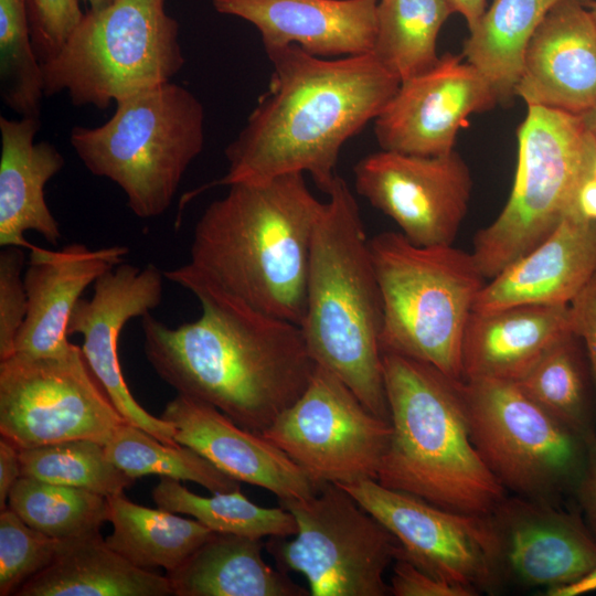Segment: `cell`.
<instances>
[{"label": "cell", "instance_id": "1", "mask_svg": "<svg viewBox=\"0 0 596 596\" xmlns=\"http://www.w3.org/2000/svg\"><path fill=\"white\" fill-rule=\"evenodd\" d=\"M163 275L192 292L202 313L175 328L143 316L148 362L178 394L263 434L301 396L317 368L300 326L248 307L188 264Z\"/></svg>", "mask_w": 596, "mask_h": 596}, {"label": "cell", "instance_id": "2", "mask_svg": "<svg viewBox=\"0 0 596 596\" xmlns=\"http://www.w3.org/2000/svg\"><path fill=\"white\" fill-rule=\"evenodd\" d=\"M273 64L268 89L225 149V175L216 185L262 182L308 173L329 193L344 142L375 119L401 81L370 52L324 58L298 45L265 50Z\"/></svg>", "mask_w": 596, "mask_h": 596}, {"label": "cell", "instance_id": "3", "mask_svg": "<svg viewBox=\"0 0 596 596\" xmlns=\"http://www.w3.org/2000/svg\"><path fill=\"white\" fill-rule=\"evenodd\" d=\"M228 188L198 220L187 264L248 307L301 326L326 202L300 172Z\"/></svg>", "mask_w": 596, "mask_h": 596}, {"label": "cell", "instance_id": "4", "mask_svg": "<svg viewBox=\"0 0 596 596\" xmlns=\"http://www.w3.org/2000/svg\"><path fill=\"white\" fill-rule=\"evenodd\" d=\"M317 225L301 331L316 363L390 422L383 377V304L360 209L338 175Z\"/></svg>", "mask_w": 596, "mask_h": 596}, {"label": "cell", "instance_id": "5", "mask_svg": "<svg viewBox=\"0 0 596 596\" xmlns=\"http://www.w3.org/2000/svg\"><path fill=\"white\" fill-rule=\"evenodd\" d=\"M392 427L377 482L440 508L490 515L505 489L479 455L458 383L435 366L383 352Z\"/></svg>", "mask_w": 596, "mask_h": 596}, {"label": "cell", "instance_id": "6", "mask_svg": "<svg viewBox=\"0 0 596 596\" xmlns=\"http://www.w3.org/2000/svg\"><path fill=\"white\" fill-rule=\"evenodd\" d=\"M369 246L383 304L382 353L462 381L464 333L487 283L473 255L453 245H416L401 232L376 234Z\"/></svg>", "mask_w": 596, "mask_h": 596}, {"label": "cell", "instance_id": "7", "mask_svg": "<svg viewBox=\"0 0 596 596\" xmlns=\"http://www.w3.org/2000/svg\"><path fill=\"white\" fill-rule=\"evenodd\" d=\"M72 148L86 169L124 192L140 219L163 214L204 146V108L188 88L168 82L116 102L97 127H73Z\"/></svg>", "mask_w": 596, "mask_h": 596}, {"label": "cell", "instance_id": "8", "mask_svg": "<svg viewBox=\"0 0 596 596\" xmlns=\"http://www.w3.org/2000/svg\"><path fill=\"white\" fill-rule=\"evenodd\" d=\"M595 161L596 140L579 115L528 106L518 128V164L508 202L473 237L471 254L487 280L578 210V192L593 177Z\"/></svg>", "mask_w": 596, "mask_h": 596}, {"label": "cell", "instance_id": "9", "mask_svg": "<svg viewBox=\"0 0 596 596\" xmlns=\"http://www.w3.org/2000/svg\"><path fill=\"white\" fill-rule=\"evenodd\" d=\"M184 65L179 24L166 0H114L88 10L62 49L42 63L44 93L106 109L171 82Z\"/></svg>", "mask_w": 596, "mask_h": 596}, {"label": "cell", "instance_id": "10", "mask_svg": "<svg viewBox=\"0 0 596 596\" xmlns=\"http://www.w3.org/2000/svg\"><path fill=\"white\" fill-rule=\"evenodd\" d=\"M458 385L472 441L505 490L554 503L574 494L590 444L513 382L470 379Z\"/></svg>", "mask_w": 596, "mask_h": 596}, {"label": "cell", "instance_id": "11", "mask_svg": "<svg viewBox=\"0 0 596 596\" xmlns=\"http://www.w3.org/2000/svg\"><path fill=\"white\" fill-rule=\"evenodd\" d=\"M296 521L292 540L265 543L283 572L305 576L312 596H385L384 575L402 555L395 535L340 485L324 482L307 498L278 499Z\"/></svg>", "mask_w": 596, "mask_h": 596}, {"label": "cell", "instance_id": "12", "mask_svg": "<svg viewBox=\"0 0 596 596\" xmlns=\"http://www.w3.org/2000/svg\"><path fill=\"white\" fill-rule=\"evenodd\" d=\"M123 423L81 347L0 361V434L19 450L72 439L105 445Z\"/></svg>", "mask_w": 596, "mask_h": 596}, {"label": "cell", "instance_id": "13", "mask_svg": "<svg viewBox=\"0 0 596 596\" xmlns=\"http://www.w3.org/2000/svg\"><path fill=\"white\" fill-rule=\"evenodd\" d=\"M392 427L317 364L301 396L263 435L313 481L377 480Z\"/></svg>", "mask_w": 596, "mask_h": 596}, {"label": "cell", "instance_id": "14", "mask_svg": "<svg viewBox=\"0 0 596 596\" xmlns=\"http://www.w3.org/2000/svg\"><path fill=\"white\" fill-rule=\"evenodd\" d=\"M340 486L395 535L401 556L423 571L476 595L499 585L501 546L490 515L447 510L373 479Z\"/></svg>", "mask_w": 596, "mask_h": 596}, {"label": "cell", "instance_id": "15", "mask_svg": "<svg viewBox=\"0 0 596 596\" xmlns=\"http://www.w3.org/2000/svg\"><path fill=\"white\" fill-rule=\"evenodd\" d=\"M353 173L358 194L391 217L408 241L453 245L472 187L469 168L455 150L433 157L381 150L359 160Z\"/></svg>", "mask_w": 596, "mask_h": 596}, {"label": "cell", "instance_id": "16", "mask_svg": "<svg viewBox=\"0 0 596 596\" xmlns=\"http://www.w3.org/2000/svg\"><path fill=\"white\" fill-rule=\"evenodd\" d=\"M445 53L427 72L401 82L374 119L382 150L414 156H443L454 151L458 131L468 117L491 109L498 98L481 73Z\"/></svg>", "mask_w": 596, "mask_h": 596}, {"label": "cell", "instance_id": "17", "mask_svg": "<svg viewBox=\"0 0 596 596\" xmlns=\"http://www.w3.org/2000/svg\"><path fill=\"white\" fill-rule=\"evenodd\" d=\"M163 278V272L152 264L139 268L121 263L109 269L94 283L92 298L77 301L67 333L83 337V354L125 421L164 444L178 445L174 427L148 413L135 400L118 356L123 328L130 319L142 318L160 305Z\"/></svg>", "mask_w": 596, "mask_h": 596}, {"label": "cell", "instance_id": "18", "mask_svg": "<svg viewBox=\"0 0 596 596\" xmlns=\"http://www.w3.org/2000/svg\"><path fill=\"white\" fill-rule=\"evenodd\" d=\"M490 517L502 574L522 585L547 592L581 579L596 565V539L579 513L517 496L505 497Z\"/></svg>", "mask_w": 596, "mask_h": 596}, {"label": "cell", "instance_id": "19", "mask_svg": "<svg viewBox=\"0 0 596 596\" xmlns=\"http://www.w3.org/2000/svg\"><path fill=\"white\" fill-rule=\"evenodd\" d=\"M160 417L174 427L178 444L240 482L264 488L278 499L307 498L321 487L263 434L237 425L205 402L177 394Z\"/></svg>", "mask_w": 596, "mask_h": 596}, {"label": "cell", "instance_id": "20", "mask_svg": "<svg viewBox=\"0 0 596 596\" xmlns=\"http://www.w3.org/2000/svg\"><path fill=\"white\" fill-rule=\"evenodd\" d=\"M515 96L583 115L596 105V25L583 0H557L525 51Z\"/></svg>", "mask_w": 596, "mask_h": 596}, {"label": "cell", "instance_id": "21", "mask_svg": "<svg viewBox=\"0 0 596 596\" xmlns=\"http://www.w3.org/2000/svg\"><path fill=\"white\" fill-rule=\"evenodd\" d=\"M29 252L23 275L28 312L14 354L62 356L74 347L67 328L82 294L104 273L124 263L129 249L123 245L91 249L72 243L56 251L34 245Z\"/></svg>", "mask_w": 596, "mask_h": 596}, {"label": "cell", "instance_id": "22", "mask_svg": "<svg viewBox=\"0 0 596 596\" xmlns=\"http://www.w3.org/2000/svg\"><path fill=\"white\" fill-rule=\"evenodd\" d=\"M377 0H213L214 9L252 23L264 49L298 45L317 56L372 52Z\"/></svg>", "mask_w": 596, "mask_h": 596}, {"label": "cell", "instance_id": "23", "mask_svg": "<svg viewBox=\"0 0 596 596\" xmlns=\"http://www.w3.org/2000/svg\"><path fill=\"white\" fill-rule=\"evenodd\" d=\"M596 270V220L578 210L539 245L487 280L472 311L515 305L568 306Z\"/></svg>", "mask_w": 596, "mask_h": 596}, {"label": "cell", "instance_id": "24", "mask_svg": "<svg viewBox=\"0 0 596 596\" xmlns=\"http://www.w3.org/2000/svg\"><path fill=\"white\" fill-rule=\"evenodd\" d=\"M571 333L570 305L526 304L472 311L462 339V381L517 383L552 345Z\"/></svg>", "mask_w": 596, "mask_h": 596}, {"label": "cell", "instance_id": "25", "mask_svg": "<svg viewBox=\"0 0 596 596\" xmlns=\"http://www.w3.org/2000/svg\"><path fill=\"white\" fill-rule=\"evenodd\" d=\"M40 119L0 117V245L31 249L24 238L33 231L50 244L62 237L45 201L44 188L65 164L52 143L35 141Z\"/></svg>", "mask_w": 596, "mask_h": 596}, {"label": "cell", "instance_id": "26", "mask_svg": "<svg viewBox=\"0 0 596 596\" xmlns=\"http://www.w3.org/2000/svg\"><path fill=\"white\" fill-rule=\"evenodd\" d=\"M18 596H169L167 575L136 566L93 533L63 540L54 561Z\"/></svg>", "mask_w": 596, "mask_h": 596}, {"label": "cell", "instance_id": "27", "mask_svg": "<svg viewBox=\"0 0 596 596\" xmlns=\"http://www.w3.org/2000/svg\"><path fill=\"white\" fill-rule=\"evenodd\" d=\"M258 539L214 533L181 565L167 572L175 596H307L262 556Z\"/></svg>", "mask_w": 596, "mask_h": 596}, {"label": "cell", "instance_id": "28", "mask_svg": "<svg viewBox=\"0 0 596 596\" xmlns=\"http://www.w3.org/2000/svg\"><path fill=\"white\" fill-rule=\"evenodd\" d=\"M557 0H493L470 30L462 55L489 82L498 103L510 104L521 77L526 47Z\"/></svg>", "mask_w": 596, "mask_h": 596}, {"label": "cell", "instance_id": "29", "mask_svg": "<svg viewBox=\"0 0 596 596\" xmlns=\"http://www.w3.org/2000/svg\"><path fill=\"white\" fill-rule=\"evenodd\" d=\"M113 533L105 540L138 567H162L170 572L181 565L215 532L198 520L184 519L163 509H150L123 493L107 497Z\"/></svg>", "mask_w": 596, "mask_h": 596}, {"label": "cell", "instance_id": "30", "mask_svg": "<svg viewBox=\"0 0 596 596\" xmlns=\"http://www.w3.org/2000/svg\"><path fill=\"white\" fill-rule=\"evenodd\" d=\"M575 333L552 345L515 384L546 413L590 444L596 396L589 363Z\"/></svg>", "mask_w": 596, "mask_h": 596}, {"label": "cell", "instance_id": "31", "mask_svg": "<svg viewBox=\"0 0 596 596\" xmlns=\"http://www.w3.org/2000/svg\"><path fill=\"white\" fill-rule=\"evenodd\" d=\"M453 13L446 0H380L371 53L401 82L423 74L439 60L437 36Z\"/></svg>", "mask_w": 596, "mask_h": 596}, {"label": "cell", "instance_id": "32", "mask_svg": "<svg viewBox=\"0 0 596 596\" xmlns=\"http://www.w3.org/2000/svg\"><path fill=\"white\" fill-rule=\"evenodd\" d=\"M158 508L193 517L215 533L252 539L288 538L297 532L294 515L284 509L264 508L242 492H220L202 497L181 486L179 480L162 477L152 490Z\"/></svg>", "mask_w": 596, "mask_h": 596}, {"label": "cell", "instance_id": "33", "mask_svg": "<svg viewBox=\"0 0 596 596\" xmlns=\"http://www.w3.org/2000/svg\"><path fill=\"white\" fill-rule=\"evenodd\" d=\"M105 450L110 461L132 479L157 475L196 482L211 493L241 490L238 480L222 472L194 449L164 444L127 422L116 428Z\"/></svg>", "mask_w": 596, "mask_h": 596}, {"label": "cell", "instance_id": "34", "mask_svg": "<svg viewBox=\"0 0 596 596\" xmlns=\"http://www.w3.org/2000/svg\"><path fill=\"white\" fill-rule=\"evenodd\" d=\"M8 507L30 526L60 540L98 533L109 520L106 497L25 476L12 487Z\"/></svg>", "mask_w": 596, "mask_h": 596}, {"label": "cell", "instance_id": "35", "mask_svg": "<svg viewBox=\"0 0 596 596\" xmlns=\"http://www.w3.org/2000/svg\"><path fill=\"white\" fill-rule=\"evenodd\" d=\"M19 457L22 476L86 489L106 498L123 493L135 482L110 461L105 445L92 439L21 449Z\"/></svg>", "mask_w": 596, "mask_h": 596}, {"label": "cell", "instance_id": "36", "mask_svg": "<svg viewBox=\"0 0 596 596\" xmlns=\"http://www.w3.org/2000/svg\"><path fill=\"white\" fill-rule=\"evenodd\" d=\"M0 95L20 117L40 119L44 78L28 0H0Z\"/></svg>", "mask_w": 596, "mask_h": 596}, {"label": "cell", "instance_id": "37", "mask_svg": "<svg viewBox=\"0 0 596 596\" xmlns=\"http://www.w3.org/2000/svg\"><path fill=\"white\" fill-rule=\"evenodd\" d=\"M63 540L26 524L9 507L0 513V595L8 596L45 570Z\"/></svg>", "mask_w": 596, "mask_h": 596}, {"label": "cell", "instance_id": "38", "mask_svg": "<svg viewBox=\"0 0 596 596\" xmlns=\"http://www.w3.org/2000/svg\"><path fill=\"white\" fill-rule=\"evenodd\" d=\"M22 247L6 246L0 252V361L12 356L28 312V295L22 269Z\"/></svg>", "mask_w": 596, "mask_h": 596}, {"label": "cell", "instance_id": "39", "mask_svg": "<svg viewBox=\"0 0 596 596\" xmlns=\"http://www.w3.org/2000/svg\"><path fill=\"white\" fill-rule=\"evenodd\" d=\"M32 41L42 63L52 58L81 22L79 0H28Z\"/></svg>", "mask_w": 596, "mask_h": 596}, {"label": "cell", "instance_id": "40", "mask_svg": "<svg viewBox=\"0 0 596 596\" xmlns=\"http://www.w3.org/2000/svg\"><path fill=\"white\" fill-rule=\"evenodd\" d=\"M390 592L395 596H473L468 588L439 579L403 556L393 563Z\"/></svg>", "mask_w": 596, "mask_h": 596}, {"label": "cell", "instance_id": "41", "mask_svg": "<svg viewBox=\"0 0 596 596\" xmlns=\"http://www.w3.org/2000/svg\"><path fill=\"white\" fill-rule=\"evenodd\" d=\"M573 332L583 342L596 396V270L570 304Z\"/></svg>", "mask_w": 596, "mask_h": 596}, {"label": "cell", "instance_id": "42", "mask_svg": "<svg viewBox=\"0 0 596 596\" xmlns=\"http://www.w3.org/2000/svg\"><path fill=\"white\" fill-rule=\"evenodd\" d=\"M582 517L596 539V438L588 447L583 476L574 492Z\"/></svg>", "mask_w": 596, "mask_h": 596}, {"label": "cell", "instance_id": "43", "mask_svg": "<svg viewBox=\"0 0 596 596\" xmlns=\"http://www.w3.org/2000/svg\"><path fill=\"white\" fill-rule=\"evenodd\" d=\"M19 448L10 440L1 437L0 440V511L8 504L9 493L22 476Z\"/></svg>", "mask_w": 596, "mask_h": 596}, {"label": "cell", "instance_id": "44", "mask_svg": "<svg viewBox=\"0 0 596 596\" xmlns=\"http://www.w3.org/2000/svg\"><path fill=\"white\" fill-rule=\"evenodd\" d=\"M454 13H460L467 22L469 31L472 30L483 15L486 0H446Z\"/></svg>", "mask_w": 596, "mask_h": 596}, {"label": "cell", "instance_id": "45", "mask_svg": "<svg viewBox=\"0 0 596 596\" xmlns=\"http://www.w3.org/2000/svg\"><path fill=\"white\" fill-rule=\"evenodd\" d=\"M596 593V565L581 579L546 592L547 596H583Z\"/></svg>", "mask_w": 596, "mask_h": 596}, {"label": "cell", "instance_id": "46", "mask_svg": "<svg viewBox=\"0 0 596 596\" xmlns=\"http://www.w3.org/2000/svg\"><path fill=\"white\" fill-rule=\"evenodd\" d=\"M577 207L584 217L596 220V178L594 175L582 185L577 196Z\"/></svg>", "mask_w": 596, "mask_h": 596}, {"label": "cell", "instance_id": "47", "mask_svg": "<svg viewBox=\"0 0 596 596\" xmlns=\"http://www.w3.org/2000/svg\"><path fill=\"white\" fill-rule=\"evenodd\" d=\"M586 128L596 140V105L581 115Z\"/></svg>", "mask_w": 596, "mask_h": 596}, {"label": "cell", "instance_id": "48", "mask_svg": "<svg viewBox=\"0 0 596 596\" xmlns=\"http://www.w3.org/2000/svg\"><path fill=\"white\" fill-rule=\"evenodd\" d=\"M79 1L85 2L89 8L88 10L95 11V10H99V9L108 6L114 0H79Z\"/></svg>", "mask_w": 596, "mask_h": 596}, {"label": "cell", "instance_id": "49", "mask_svg": "<svg viewBox=\"0 0 596 596\" xmlns=\"http://www.w3.org/2000/svg\"><path fill=\"white\" fill-rule=\"evenodd\" d=\"M586 6L596 25V1H586Z\"/></svg>", "mask_w": 596, "mask_h": 596}, {"label": "cell", "instance_id": "50", "mask_svg": "<svg viewBox=\"0 0 596 596\" xmlns=\"http://www.w3.org/2000/svg\"><path fill=\"white\" fill-rule=\"evenodd\" d=\"M593 175L596 178V161H595V164H594Z\"/></svg>", "mask_w": 596, "mask_h": 596}]
</instances>
